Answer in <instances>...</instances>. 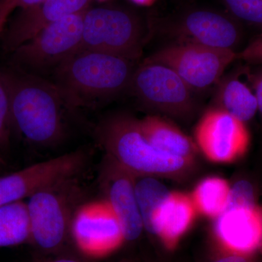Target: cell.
<instances>
[{"label":"cell","instance_id":"cell-28","mask_svg":"<svg viewBox=\"0 0 262 262\" xmlns=\"http://www.w3.org/2000/svg\"><path fill=\"white\" fill-rule=\"evenodd\" d=\"M33 262H93L84 258L70 256H37Z\"/></svg>","mask_w":262,"mask_h":262},{"label":"cell","instance_id":"cell-33","mask_svg":"<svg viewBox=\"0 0 262 262\" xmlns=\"http://www.w3.org/2000/svg\"><path fill=\"white\" fill-rule=\"evenodd\" d=\"M0 165H5V162L4 160H0Z\"/></svg>","mask_w":262,"mask_h":262},{"label":"cell","instance_id":"cell-15","mask_svg":"<svg viewBox=\"0 0 262 262\" xmlns=\"http://www.w3.org/2000/svg\"><path fill=\"white\" fill-rule=\"evenodd\" d=\"M214 230L227 254L248 257L262 247V209L258 206L227 208L216 218Z\"/></svg>","mask_w":262,"mask_h":262},{"label":"cell","instance_id":"cell-27","mask_svg":"<svg viewBox=\"0 0 262 262\" xmlns=\"http://www.w3.org/2000/svg\"><path fill=\"white\" fill-rule=\"evenodd\" d=\"M15 9L14 0H0V37L3 35L10 15Z\"/></svg>","mask_w":262,"mask_h":262},{"label":"cell","instance_id":"cell-30","mask_svg":"<svg viewBox=\"0 0 262 262\" xmlns=\"http://www.w3.org/2000/svg\"><path fill=\"white\" fill-rule=\"evenodd\" d=\"M43 0H14L16 8H20V10L27 9L34 5L39 4Z\"/></svg>","mask_w":262,"mask_h":262},{"label":"cell","instance_id":"cell-26","mask_svg":"<svg viewBox=\"0 0 262 262\" xmlns=\"http://www.w3.org/2000/svg\"><path fill=\"white\" fill-rule=\"evenodd\" d=\"M256 72L248 74L258 103V112L262 117V66Z\"/></svg>","mask_w":262,"mask_h":262},{"label":"cell","instance_id":"cell-25","mask_svg":"<svg viewBox=\"0 0 262 262\" xmlns=\"http://www.w3.org/2000/svg\"><path fill=\"white\" fill-rule=\"evenodd\" d=\"M237 58L251 65L262 66V33L244 50L237 53Z\"/></svg>","mask_w":262,"mask_h":262},{"label":"cell","instance_id":"cell-31","mask_svg":"<svg viewBox=\"0 0 262 262\" xmlns=\"http://www.w3.org/2000/svg\"><path fill=\"white\" fill-rule=\"evenodd\" d=\"M132 1L138 5H144V6H149V5L154 4L157 0H132Z\"/></svg>","mask_w":262,"mask_h":262},{"label":"cell","instance_id":"cell-1","mask_svg":"<svg viewBox=\"0 0 262 262\" xmlns=\"http://www.w3.org/2000/svg\"><path fill=\"white\" fill-rule=\"evenodd\" d=\"M9 88L13 127L30 144L51 147L67 134L66 112H71L53 82L20 68L1 70Z\"/></svg>","mask_w":262,"mask_h":262},{"label":"cell","instance_id":"cell-17","mask_svg":"<svg viewBox=\"0 0 262 262\" xmlns=\"http://www.w3.org/2000/svg\"><path fill=\"white\" fill-rule=\"evenodd\" d=\"M141 133L150 144L167 154L192 163L196 146L192 141L173 124L158 116L139 120Z\"/></svg>","mask_w":262,"mask_h":262},{"label":"cell","instance_id":"cell-32","mask_svg":"<svg viewBox=\"0 0 262 262\" xmlns=\"http://www.w3.org/2000/svg\"><path fill=\"white\" fill-rule=\"evenodd\" d=\"M4 168L5 165H0V173H1L2 172H3V170H4Z\"/></svg>","mask_w":262,"mask_h":262},{"label":"cell","instance_id":"cell-4","mask_svg":"<svg viewBox=\"0 0 262 262\" xmlns=\"http://www.w3.org/2000/svg\"><path fill=\"white\" fill-rule=\"evenodd\" d=\"M77 178L67 179L32 194L27 208L30 223L31 242L40 252H58L70 239L72 216L82 200Z\"/></svg>","mask_w":262,"mask_h":262},{"label":"cell","instance_id":"cell-12","mask_svg":"<svg viewBox=\"0 0 262 262\" xmlns=\"http://www.w3.org/2000/svg\"><path fill=\"white\" fill-rule=\"evenodd\" d=\"M165 29L169 35L178 40L177 42L232 51L242 37L238 24L233 19L211 10L185 12L168 24Z\"/></svg>","mask_w":262,"mask_h":262},{"label":"cell","instance_id":"cell-16","mask_svg":"<svg viewBox=\"0 0 262 262\" xmlns=\"http://www.w3.org/2000/svg\"><path fill=\"white\" fill-rule=\"evenodd\" d=\"M196 211L191 196L170 192L155 214L149 232L155 234L167 249L172 251L192 225Z\"/></svg>","mask_w":262,"mask_h":262},{"label":"cell","instance_id":"cell-6","mask_svg":"<svg viewBox=\"0 0 262 262\" xmlns=\"http://www.w3.org/2000/svg\"><path fill=\"white\" fill-rule=\"evenodd\" d=\"M70 239L80 256L92 261L112 256L127 242L120 221L104 196L78 205L71 222Z\"/></svg>","mask_w":262,"mask_h":262},{"label":"cell","instance_id":"cell-19","mask_svg":"<svg viewBox=\"0 0 262 262\" xmlns=\"http://www.w3.org/2000/svg\"><path fill=\"white\" fill-rule=\"evenodd\" d=\"M30 242L27 202H15L0 207V248L30 245Z\"/></svg>","mask_w":262,"mask_h":262},{"label":"cell","instance_id":"cell-29","mask_svg":"<svg viewBox=\"0 0 262 262\" xmlns=\"http://www.w3.org/2000/svg\"><path fill=\"white\" fill-rule=\"evenodd\" d=\"M213 262H251L248 257L237 256V255L227 254L224 257L219 258Z\"/></svg>","mask_w":262,"mask_h":262},{"label":"cell","instance_id":"cell-13","mask_svg":"<svg viewBox=\"0 0 262 262\" xmlns=\"http://www.w3.org/2000/svg\"><path fill=\"white\" fill-rule=\"evenodd\" d=\"M98 181L104 198L120 221L126 241H136L143 230L135 192V176L105 155Z\"/></svg>","mask_w":262,"mask_h":262},{"label":"cell","instance_id":"cell-20","mask_svg":"<svg viewBox=\"0 0 262 262\" xmlns=\"http://www.w3.org/2000/svg\"><path fill=\"white\" fill-rule=\"evenodd\" d=\"M230 188L229 183L220 177L202 180L191 196L196 211L209 218H218L228 206Z\"/></svg>","mask_w":262,"mask_h":262},{"label":"cell","instance_id":"cell-7","mask_svg":"<svg viewBox=\"0 0 262 262\" xmlns=\"http://www.w3.org/2000/svg\"><path fill=\"white\" fill-rule=\"evenodd\" d=\"M232 50L177 42L161 48L146 58L173 70L192 91H203L216 83L226 69L237 59Z\"/></svg>","mask_w":262,"mask_h":262},{"label":"cell","instance_id":"cell-5","mask_svg":"<svg viewBox=\"0 0 262 262\" xmlns=\"http://www.w3.org/2000/svg\"><path fill=\"white\" fill-rule=\"evenodd\" d=\"M144 25L138 15L113 7H98L84 11L80 51L110 53L135 61L145 42Z\"/></svg>","mask_w":262,"mask_h":262},{"label":"cell","instance_id":"cell-24","mask_svg":"<svg viewBox=\"0 0 262 262\" xmlns=\"http://www.w3.org/2000/svg\"><path fill=\"white\" fill-rule=\"evenodd\" d=\"M253 206H256V195L251 182L239 180L231 187L227 208Z\"/></svg>","mask_w":262,"mask_h":262},{"label":"cell","instance_id":"cell-11","mask_svg":"<svg viewBox=\"0 0 262 262\" xmlns=\"http://www.w3.org/2000/svg\"><path fill=\"white\" fill-rule=\"evenodd\" d=\"M198 147L213 163H231L244 157L251 141L246 122L217 107L208 110L196 125Z\"/></svg>","mask_w":262,"mask_h":262},{"label":"cell","instance_id":"cell-18","mask_svg":"<svg viewBox=\"0 0 262 262\" xmlns=\"http://www.w3.org/2000/svg\"><path fill=\"white\" fill-rule=\"evenodd\" d=\"M216 107L227 112L241 121L252 120L258 113V103L254 93L237 77L222 81L215 92Z\"/></svg>","mask_w":262,"mask_h":262},{"label":"cell","instance_id":"cell-14","mask_svg":"<svg viewBox=\"0 0 262 262\" xmlns=\"http://www.w3.org/2000/svg\"><path fill=\"white\" fill-rule=\"evenodd\" d=\"M91 0H43L20 10L3 33V46L13 53L50 24L65 17L85 11Z\"/></svg>","mask_w":262,"mask_h":262},{"label":"cell","instance_id":"cell-2","mask_svg":"<svg viewBox=\"0 0 262 262\" xmlns=\"http://www.w3.org/2000/svg\"><path fill=\"white\" fill-rule=\"evenodd\" d=\"M134 61L110 53L78 51L55 71V82L72 111L110 101L130 86Z\"/></svg>","mask_w":262,"mask_h":262},{"label":"cell","instance_id":"cell-21","mask_svg":"<svg viewBox=\"0 0 262 262\" xmlns=\"http://www.w3.org/2000/svg\"><path fill=\"white\" fill-rule=\"evenodd\" d=\"M135 181V192L144 228L149 232L157 212L170 192L167 187L152 177H140Z\"/></svg>","mask_w":262,"mask_h":262},{"label":"cell","instance_id":"cell-10","mask_svg":"<svg viewBox=\"0 0 262 262\" xmlns=\"http://www.w3.org/2000/svg\"><path fill=\"white\" fill-rule=\"evenodd\" d=\"M88 159L87 151L78 149L14 173L0 175V207L29 199L37 191L52 184L77 178Z\"/></svg>","mask_w":262,"mask_h":262},{"label":"cell","instance_id":"cell-8","mask_svg":"<svg viewBox=\"0 0 262 262\" xmlns=\"http://www.w3.org/2000/svg\"><path fill=\"white\" fill-rule=\"evenodd\" d=\"M84 13L65 17L43 29L13 52V63L20 69L56 68L80 51Z\"/></svg>","mask_w":262,"mask_h":262},{"label":"cell","instance_id":"cell-22","mask_svg":"<svg viewBox=\"0 0 262 262\" xmlns=\"http://www.w3.org/2000/svg\"><path fill=\"white\" fill-rule=\"evenodd\" d=\"M13 127L9 88L0 70V160L9 151Z\"/></svg>","mask_w":262,"mask_h":262},{"label":"cell","instance_id":"cell-3","mask_svg":"<svg viewBox=\"0 0 262 262\" xmlns=\"http://www.w3.org/2000/svg\"><path fill=\"white\" fill-rule=\"evenodd\" d=\"M94 133L106 156L135 177H176L192 163L157 149L143 135L139 120L127 115L106 117Z\"/></svg>","mask_w":262,"mask_h":262},{"label":"cell","instance_id":"cell-23","mask_svg":"<svg viewBox=\"0 0 262 262\" xmlns=\"http://www.w3.org/2000/svg\"><path fill=\"white\" fill-rule=\"evenodd\" d=\"M236 18L262 27V0H224Z\"/></svg>","mask_w":262,"mask_h":262},{"label":"cell","instance_id":"cell-9","mask_svg":"<svg viewBox=\"0 0 262 262\" xmlns=\"http://www.w3.org/2000/svg\"><path fill=\"white\" fill-rule=\"evenodd\" d=\"M146 107L173 116H187L194 110L192 90L173 70L144 62L134 72L130 86Z\"/></svg>","mask_w":262,"mask_h":262}]
</instances>
